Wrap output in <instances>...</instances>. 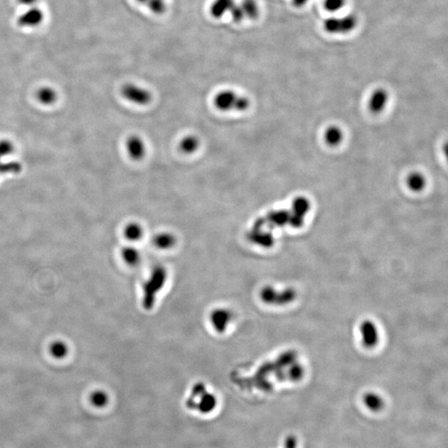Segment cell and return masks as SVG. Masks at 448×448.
Segmentation results:
<instances>
[{"label":"cell","mask_w":448,"mask_h":448,"mask_svg":"<svg viewBox=\"0 0 448 448\" xmlns=\"http://www.w3.org/2000/svg\"><path fill=\"white\" fill-rule=\"evenodd\" d=\"M167 278L168 272L166 268L161 265H157L151 270L147 280L142 287V306L145 309L150 311L155 306L158 294L164 288Z\"/></svg>","instance_id":"6da1fadb"},{"label":"cell","mask_w":448,"mask_h":448,"mask_svg":"<svg viewBox=\"0 0 448 448\" xmlns=\"http://www.w3.org/2000/svg\"><path fill=\"white\" fill-rule=\"evenodd\" d=\"M214 104L221 112H244L248 109L250 101L248 98L239 96L233 91L223 90L215 95Z\"/></svg>","instance_id":"7a4b0ae2"},{"label":"cell","mask_w":448,"mask_h":448,"mask_svg":"<svg viewBox=\"0 0 448 448\" xmlns=\"http://www.w3.org/2000/svg\"><path fill=\"white\" fill-rule=\"evenodd\" d=\"M357 24V18L354 15L332 17L325 19L324 29L330 35H346L355 29Z\"/></svg>","instance_id":"3957f363"},{"label":"cell","mask_w":448,"mask_h":448,"mask_svg":"<svg viewBox=\"0 0 448 448\" xmlns=\"http://www.w3.org/2000/svg\"><path fill=\"white\" fill-rule=\"evenodd\" d=\"M121 93L125 100L136 105H147L152 99V95L147 89L133 83L124 85L121 87Z\"/></svg>","instance_id":"277c9868"},{"label":"cell","mask_w":448,"mask_h":448,"mask_svg":"<svg viewBox=\"0 0 448 448\" xmlns=\"http://www.w3.org/2000/svg\"><path fill=\"white\" fill-rule=\"evenodd\" d=\"M232 319V312L224 307L215 308L210 315V325L218 334H224L227 331Z\"/></svg>","instance_id":"5b68a950"},{"label":"cell","mask_w":448,"mask_h":448,"mask_svg":"<svg viewBox=\"0 0 448 448\" xmlns=\"http://www.w3.org/2000/svg\"><path fill=\"white\" fill-rule=\"evenodd\" d=\"M218 399L216 396L206 391L198 398L193 399L189 398L186 401V406L189 409H197L201 413L208 414L213 412L216 408Z\"/></svg>","instance_id":"8992f818"},{"label":"cell","mask_w":448,"mask_h":448,"mask_svg":"<svg viewBox=\"0 0 448 448\" xmlns=\"http://www.w3.org/2000/svg\"><path fill=\"white\" fill-rule=\"evenodd\" d=\"M125 148L128 155L134 161H140L146 156V143L138 135H130L125 142Z\"/></svg>","instance_id":"52a82bcc"},{"label":"cell","mask_w":448,"mask_h":448,"mask_svg":"<svg viewBox=\"0 0 448 448\" xmlns=\"http://www.w3.org/2000/svg\"><path fill=\"white\" fill-rule=\"evenodd\" d=\"M44 14L39 8H27L18 18V24L23 27H35L44 21Z\"/></svg>","instance_id":"ba28073f"},{"label":"cell","mask_w":448,"mask_h":448,"mask_svg":"<svg viewBox=\"0 0 448 448\" xmlns=\"http://www.w3.org/2000/svg\"><path fill=\"white\" fill-rule=\"evenodd\" d=\"M177 243L176 236L168 232H159L152 238V244L159 250H170L175 248Z\"/></svg>","instance_id":"9c48e42d"},{"label":"cell","mask_w":448,"mask_h":448,"mask_svg":"<svg viewBox=\"0 0 448 448\" xmlns=\"http://www.w3.org/2000/svg\"><path fill=\"white\" fill-rule=\"evenodd\" d=\"M121 259L128 266L137 267L142 260L141 252L133 246H125L121 248Z\"/></svg>","instance_id":"30bf717a"},{"label":"cell","mask_w":448,"mask_h":448,"mask_svg":"<svg viewBox=\"0 0 448 448\" xmlns=\"http://www.w3.org/2000/svg\"><path fill=\"white\" fill-rule=\"evenodd\" d=\"M234 4V0H214L210 6V14L215 18H222L229 13Z\"/></svg>","instance_id":"8fae6325"},{"label":"cell","mask_w":448,"mask_h":448,"mask_svg":"<svg viewBox=\"0 0 448 448\" xmlns=\"http://www.w3.org/2000/svg\"><path fill=\"white\" fill-rule=\"evenodd\" d=\"M199 146H200V141L198 137L193 134H189L180 141L179 148L184 154L192 155L198 150Z\"/></svg>","instance_id":"7c38bea8"},{"label":"cell","mask_w":448,"mask_h":448,"mask_svg":"<svg viewBox=\"0 0 448 448\" xmlns=\"http://www.w3.org/2000/svg\"><path fill=\"white\" fill-rule=\"evenodd\" d=\"M123 234L126 240L131 243L141 241L144 236L143 227L140 223L134 222L128 223L124 228Z\"/></svg>","instance_id":"4fadbf2b"},{"label":"cell","mask_w":448,"mask_h":448,"mask_svg":"<svg viewBox=\"0 0 448 448\" xmlns=\"http://www.w3.org/2000/svg\"><path fill=\"white\" fill-rule=\"evenodd\" d=\"M49 354L55 360H64L68 355L69 346L61 339H56L49 346Z\"/></svg>","instance_id":"5bb4252c"},{"label":"cell","mask_w":448,"mask_h":448,"mask_svg":"<svg viewBox=\"0 0 448 448\" xmlns=\"http://www.w3.org/2000/svg\"><path fill=\"white\" fill-rule=\"evenodd\" d=\"M388 94L383 89H378L373 92L369 101L371 111L373 112H380L385 108L386 105Z\"/></svg>","instance_id":"9a60e30c"},{"label":"cell","mask_w":448,"mask_h":448,"mask_svg":"<svg viewBox=\"0 0 448 448\" xmlns=\"http://www.w3.org/2000/svg\"><path fill=\"white\" fill-rule=\"evenodd\" d=\"M37 99L43 105H53L57 100V91L52 87H42L37 92Z\"/></svg>","instance_id":"2e32d148"},{"label":"cell","mask_w":448,"mask_h":448,"mask_svg":"<svg viewBox=\"0 0 448 448\" xmlns=\"http://www.w3.org/2000/svg\"><path fill=\"white\" fill-rule=\"evenodd\" d=\"M242 9L244 10L245 18L256 19L259 16L260 9L256 0H243L240 3Z\"/></svg>","instance_id":"e0dca14e"},{"label":"cell","mask_w":448,"mask_h":448,"mask_svg":"<svg viewBox=\"0 0 448 448\" xmlns=\"http://www.w3.org/2000/svg\"><path fill=\"white\" fill-rule=\"evenodd\" d=\"M90 401L94 407L101 408L106 407L109 403V396L104 390L97 389L91 393L90 395Z\"/></svg>","instance_id":"ac0fdd59"},{"label":"cell","mask_w":448,"mask_h":448,"mask_svg":"<svg viewBox=\"0 0 448 448\" xmlns=\"http://www.w3.org/2000/svg\"><path fill=\"white\" fill-rule=\"evenodd\" d=\"M364 402L366 407L372 411H380L384 407V401L375 394H367L364 396Z\"/></svg>","instance_id":"d6986e66"},{"label":"cell","mask_w":448,"mask_h":448,"mask_svg":"<svg viewBox=\"0 0 448 448\" xmlns=\"http://www.w3.org/2000/svg\"><path fill=\"white\" fill-rule=\"evenodd\" d=\"M363 334L364 343L369 344V346H373L377 341V330L370 322H367L363 325Z\"/></svg>","instance_id":"ffe728a7"},{"label":"cell","mask_w":448,"mask_h":448,"mask_svg":"<svg viewBox=\"0 0 448 448\" xmlns=\"http://www.w3.org/2000/svg\"><path fill=\"white\" fill-rule=\"evenodd\" d=\"M342 133L339 128L330 127L325 132V141L330 146H336L341 141Z\"/></svg>","instance_id":"44dd1931"},{"label":"cell","mask_w":448,"mask_h":448,"mask_svg":"<svg viewBox=\"0 0 448 448\" xmlns=\"http://www.w3.org/2000/svg\"><path fill=\"white\" fill-rule=\"evenodd\" d=\"M407 185L414 191H420L425 186V179L420 174H412L408 178Z\"/></svg>","instance_id":"7402d4cb"},{"label":"cell","mask_w":448,"mask_h":448,"mask_svg":"<svg viewBox=\"0 0 448 448\" xmlns=\"http://www.w3.org/2000/svg\"><path fill=\"white\" fill-rule=\"evenodd\" d=\"M149 9L152 12L153 14L160 15L164 14L166 10L167 5L165 0H149L146 3Z\"/></svg>","instance_id":"603a6c76"},{"label":"cell","mask_w":448,"mask_h":448,"mask_svg":"<svg viewBox=\"0 0 448 448\" xmlns=\"http://www.w3.org/2000/svg\"><path fill=\"white\" fill-rule=\"evenodd\" d=\"M22 164L19 162L10 161L0 163V174H18L22 170Z\"/></svg>","instance_id":"cb8c5ba5"},{"label":"cell","mask_w":448,"mask_h":448,"mask_svg":"<svg viewBox=\"0 0 448 448\" xmlns=\"http://www.w3.org/2000/svg\"><path fill=\"white\" fill-rule=\"evenodd\" d=\"M346 0H324V8L330 13L338 12L343 9Z\"/></svg>","instance_id":"d4e9b609"},{"label":"cell","mask_w":448,"mask_h":448,"mask_svg":"<svg viewBox=\"0 0 448 448\" xmlns=\"http://www.w3.org/2000/svg\"><path fill=\"white\" fill-rule=\"evenodd\" d=\"M229 13L231 14L232 20L235 23H240L245 18L244 10L242 9L240 4H236L235 3L234 5L232 6V9L230 10Z\"/></svg>","instance_id":"484cf974"},{"label":"cell","mask_w":448,"mask_h":448,"mask_svg":"<svg viewBox=\"0 0 448 448\" xmlns=\"http://www.w3.org/2000/svg\"><path fill=\"white\" fill-rule=\"evenodd\" d=\"M14 150V144L9 140L0 141V157H5L13 154Z\"/></svg>","instance_id":"4316f807"},{"label":"cell","mask_w":448,"mask_h":448,"mask_svg":"<svg viewBox=\"0 0 448 448\" xmlns=\"http://www.w3.org/2000/svg\"><path fill=\"white\" fill-rule=\"evenodd\" d=\"M309 209V202L305 200V198H298L294 202V210L295 214L302 217V214H305Z\"/></svg>","instance_id":"83f0119b"},{"label":"cell","mask_w":448,"mask_h":448,"mask_svg":"<svg viewBox=\"0 0 448 448\" xmlns=\"http://www.w3.org/2000/svg\"><path fill=\"white\" fill-rule=\"evenodd\" d=\"M296 446H297V442L296 437L293 436L287 437L285 443V448H296Z\"/></svg>","instance_id":"f1b7e54d"},{"label":"cell","mask_w":448,"mask_h":448,"mask_svg":"<svg viewBox=\"0 0 448 448\" xmlns=\"http://www.w3.org/2000/svg\"><path fill=\"white\" fill-rule=\"evenodd\" d=\"M39 0H18V4L23 5V7H35Z\"/></svg>","instance_id":"f546056e"},{"label":"cell","mask_w":448,"mask_h":448,"mask_svg":"<svg viewBox=\"0 0 448 448\" xmlns=\"http://www.w3.org/2000/svg\"><path fill=\"white\" fill-rule=\"evenodd\" d=\"M309 0H292V5L294 7L301 8L308 2Z\"/></svg>","instance_id":"4dcf8cb0"},{"label":"cell","mask_w":448,"mask_h":448,"mask_svg":"<svg viewBox=\"0 0 448 448\" xmlns=\"http://www.w3.org/2000/svg\"><path fill=\"white\" fill-rule=\"evenodd\" d=\"M137 2L141 3V4H145L146 5V3L148 2L149 0H136Z\"/></svg>","instance_id":"1f68e13d"},{"label":"cell","mask_w":448,"mask_h":448,"mask_svg":"<svg viewBox=\"0 0 448 448\" xmlns=\"http://www.w3.org/2000/svg\"><path fill=\"white\" fill-rule=\"evenodd\" d=\"M0 159H1V157H0Z\"/></svg>","instance_id":"d6a6232c"}]
</instances>
